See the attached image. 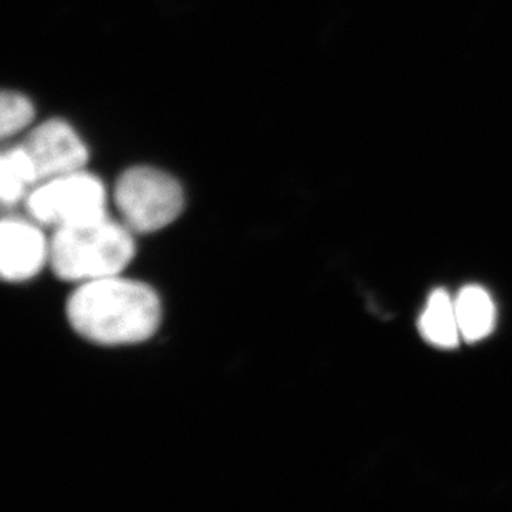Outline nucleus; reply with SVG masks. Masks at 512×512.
Wrapping results in <instances>:
<instances>
[{
	"label": "nucleus",
	"mask_w": 512,
	"mask_h": 512,
	"mask_svg": "<svg viewBox=\"0 0 512 512\" xmlns=\"http://www.w3.org/2000/svg\"><path fill=\"white\" fill-rule=\"evenodd\" d=\"M161 314L160 297L150 285L121 276L83 282L67 304L72 329L103 347L150 340L160 327Z\"/></svg>",
	"instance_id": "obj_1"
},
{
	"label": "nucleus",
	"mask_w": 512,
	"mask_h": 512,
	"mask_svg": "<svg viewBox=\"0 0 512 512\" xmlns=\"http://www.w3.org/2000/svg\"><path fill=\"white\" fill-rule=\"evenodd\" d=\"M24 146L34 161L39 181L83 170L88 160L87 146L62 120L45 121Z\"/></svg>",
	"instance_id": "obj_5"
},
{
	"label": "nucleus",
	"mask_w": 512,
	"mask_h": 512,
	"mask_svg": "<svg viewBox=\"0 0 512 512\" xmlns=\"http://www.w3.org/2000/svg\"><path fill=\"white\" fill-rule=\"evenodd\" d=\"M37 181L39 174L25 146L5 151L0 160V198L5 206L19 203Z\"/></svg>",
	"instance_id": "obj_9"
},
{
	"label": "nucleus",
	"mask_w": 512,
	"mask_h": 512,
	"mask_svg": "<svg viewBox=\"0 0 512 512\" xmlns=\"http://www.w3.org/2000/svg\"><path fill=\"white\" fill-rule=\"evenodd\" d=\"M113 194L123 224L141 234L168 228L184 209L181 184L171 174L151 166L125 171L116 181Z\"/></svg>",
	"instance_id": "obj_3"
},
{
	"label": "nucleus",
	"mask_w": 512,
	"mask_h": 512,
	"mask_svg": "<svg viewBox=\"0 0 512 512\" xmlns=\"http://www.w3.org/2000/svg\"><path fill=\"white\" fill-rule=\"evenodd\" d=\"M461 339L468 343L481 342L491 335L496 325V305L488 290L481 285H466L455 299Z\"/></svg>",
	"instance_id": "obj_7"
},
{
	"label": "nucleus",
	"mask_w": 512,
	"mask_h": 512,
	"mask_svg": "<svg viewBox=\"0 0 512 512\" xmlns=\"http://www.w3.org/2000/svg\"><path fill=\"white\" fill-rule=\"evenodd\" d=\"M418 330L426 342L445 350L458 347L459 340H463L456 319L455 299H451L446 290L431 292L418 320Z\"/></svg>",
	"instance_id": "obj_8"
},
{
	"label": "nucleus",
	"mask_w": 512,
	"mask_h": 512,
	"mask_svg": "<svg viewBox=\"0 0 512 512\" xmlns=\"http://www.w3.org/2000/svg\"><path fill=\"white\" fill-rule=\"evenodd\" d=\"M50 261V242L35 224L4 219L0 228V272L7 282L30 281Z\"/></svg>",
	"instance_id": "obj_6"
},
{
	"label": "nucleus",
	"mask_w": 512,
	"mask_h": 512,
	"mask_svg": "<svg viewBox=\"0 0 512 512\" xmlns=\"http://www.w3.org/2000/svg\"><path fill=\"white\" fill-rule=\"evenodd\" d=\"M34 118L29 98L15 92L2 93L0 100V131L2 136L15 135Z\"/></svg>",
	"instance_id": "obj_10"
},
{
	"label": "nucleus",
	"mask_w": 512,
	"mask_h": 512,
	"mask_svg": "<svg viewBox=\"0 0 512 512\" xmlns=\"http://www.w3.org/2000/svg\"><path fill=\"white\" fill-rule=\"evenodd\" d=\"M133 231L126 224L97 223L55 229L50 241V266L62 281H97L120 276L135 257Z\"/></svg>",
	"instance_id": "obj_2"
},
{
	"label": "nucleus",
	"mask_w": 512,
	"mask_h": 512,
	"mask_svg": "<svg viewBox=\"0 0 512 512\" xmlns=\"http://www.w3.org/2000/svg\"><path fill=\"white\" fill-rule=\"evenodd\" d=\"M27 211L35 223L55 229L97 223L108 218L107 189L85 171L62 174L27 194Z\"/></svg>",
	"instance_id": "obj_4"
}]
</instances>
